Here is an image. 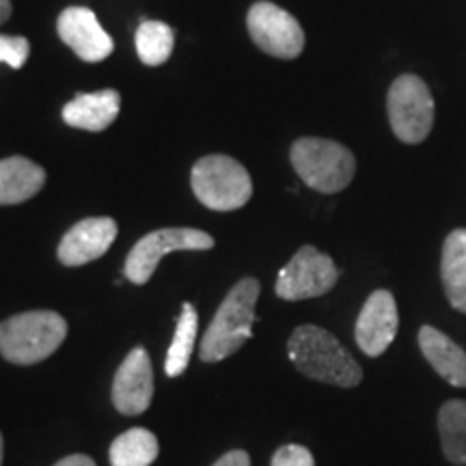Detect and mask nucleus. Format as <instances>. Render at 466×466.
<instances>
[{
  "instance_id": "18",
  "label": "nucleus",
  "mask_w": 466,
  "mask_h": 466,
  "mask_svg": "<svg viewBox=\"0 0 466 466\" xmlns=\"http://www.w3.org/2000/svg\"><path fill=\"white\" fill-rule=\"evenodd\" d=\"M160 453L158 439L145 428H132L119 434L110 445V466H149Z\"/></svg>"
},
{
  "instance_id": "25",
  "label": "nucleus",
  "mask_w": 466,
  "mask_h": 466,
  "mask_svg": "<svg viewBox=\"0 0 466 466\" xmlns=\"http://www.w3.org/2000/svg\"><path fill=\"white\" fill-rule=\"evenodd\" d=\"M55 466H96V462L89 456H83V453H72V456L58 460Z\"/></svg>"
},
{
  "instance_id": "23",
  "label": "nucleus",
  "mask_w": 466,
  "mask_h": 466,
  "mask_svg": "<svg viewBox=\"0 0 466 466\" xmlns=\"http://www.w3.org/2000/svg\"><path fill=\"white\" fill-rule=\"evenodd\" d=\"M270 466H316L311 451L302 445H283L272 456Z\"/></svg>"
},
{
  "instance_id": "14",
  "label": "nucleus",
  "mask_w": 466,
  "mask_h": 466,
  "mask_svg": "<svg viewBox=\"0 0 466 466\" xmlns=\"http://www.w3.org/2000/svg\"><path fill=\"white\" fill-rule=\"evenodd\" d=\"M419 348L425 360L434 367V371L451 387L466 389V352L451 337L441 333L434 326H421L419 330Z\"/></svg>"
},
{
  "instance_id": "13",
  "label": "nucleus",
  "mask_w": 466,
  "mask_h": 466,
  "mask_svg": "<svg viewBox=\"0 0 466 466\" xmlns=\"http://www.w3.org/2000/svg\"><path fill=\"white\" fill-rule=\"evenodd\" d=\"M116 231H119L116 223L108 217L80 220L63 236L61 244H58V261L63 266L76 268L100 259L113 247Z\"/></svg>"
},
{
  "instance_id": "16",
  "label": "nucleus",
  "mask_w": 466,
  "mask_h": 466,
  "mask_svg": "<svg viewBox=\"0 0 466 466\" xmlns=\"http://www.w3.org/2000/svg\"><path fill=\"white\" fill-rule=\"evenodd\" d=\"M46 184V171L25 156L0 160V206H17L33 199Z\"/></svg>"
},
{
  "instance_id": "12",
  "label": "nucleus",
  "mask_w": 466,
  "mask_h": 466,
  "mask_svg": "<svg viewBox=\"0 0 466 466\" xmlns=\"http://www.w3.org/2000/svg\"><path fill=\"white\" fill-rule=\"evenodd\" d=\"M58 37L86 63H100L113 52V39L86 7H69L58 15Z\"/></svg>"
},
{
  "instance_id": "21",
  "label": "nucleus",
  "mask_w": 466,
  "mask_h": 466,
  "mask_svg": "<svg viewBox=\"0 0 466 466\" xmlns=\"http://www.w3.org/2000/svg\"><path fill=\"white\" fill-rule=\"evenodd\" d=\"M175 46L173 28L158 20L141 22L137 31V52L138 58L149 67H158L171 58Z\"/></svg>"
},
{
  "instance_id": "22",
  "label": "nucleus",
  "mask_w": 466,
  "mask_h": 466,
  "mask_svg": "<svg viewBox=\"0 0 466 466\" xmlns=\"http://www.w3.org/2000/svg\"><path fill=\"white\" fill-rule=\"evenodd\" d=\"M31 55V44L26 37H9L0 35V63H7L9 67L20 69L25 67Z\"/></svg>"
},
{
  "instance_id": "17",
  "label": "nucleus",
  "mask_w": 466,
  "mask_h": 466,
  "mask_svg": "<svg viewBox=\"0 0 466 466\" xmlns=\"http://www.w3.org/2000/svg\"><path fill=\"white\" fill-rule=\"evenodd\" d=\"M441 277L456 311L466 313V229H456L442 244Z\"/></svg>"
},
{
  "instance_id": "2",
  "label": "nucleus",
  "mask_w": 466,
  "mask_h": 466,
  "mask_svg": "<svg viewBox=\"0 0 466 466\" xmlns=\"http://www.w3.org/2000/svg\"><path fill=\"white\" fill-rule=\"evenodd\" d=\"M259 291L261 285L253 277H244L229 289L201 339L199 357L203 363H218L231 357L253 337Z\"/></svg>"
},
{
  "instance_id": "24",
  "label": "nucleus",
  "mask_w": 466,
  "mask_h": 466,
  "mask_svg": "<svg viewBox=\"0 0 466 466\" xmlns=\"http://www.w3.org/2000/svg\"><path fill=\"white\" fill-rule=\"evenodd\" d=\"M212 466H250V458L247 451L233 450L229 453H225L220 460H217Z\"/></svg>"
},
{
  "instance_id": "11",
  "label": "nucleus",
  "mask_w": 466,
  "mask_h": 466,
  "mask_svg": "<svg viewBox=\"0 0 466 466\" xmlns=\"http://www.w3.org/2000/svg\"><path fill=\"white\" fill-rule=\"evenodd\" d=\"M400 329V313L391 291L376 289L365 300L357 318L354 339L367 357H380L391 346Z\"/></svg>"
},
{
  "instance_id": "1",
  "label": "nucleus",
  "mask_w": 466,
  "mask_h": 466,
  "mask_svg": "<svg viewBox=\"0 0 466 466\" xmlns=\"http://www.w3.org/2000/svg\"><path fill=\"white\" fill-rule=\"evenodd\" d=\"M288 354L296 370L311 380L341 389L359 387L363 380V370L357 359L333 333L316 324H302L291 333Z\"/></svg>"
},
{
  "instance_id": "5",
  "label": "nucleus",
  "mask_w": 466,
  "mask_h": 466,
  "mask_svg": "<svg viewBox=\"0 0 466 466\" xmlns=\"http://www.w3.org/2000/svg\"><path fill=\"white\" fill-rule=\"evenodd\" d=\"M190 186L201 206L217 212L240 209L253 197V182L247 168L223 154L197 160L190 173Z\"/></svg>"
},
{
  "instance_id": "4",
  "label": "nucleus",
  "mask_w": 466,
  "mask_h": 466,
  "mask_svg": "<svg viewBox=\"0 0 466 466\" xmlns=\"http://www.w3.org/2000/svg\"><path fill=\"white\" fill-rule=\"evenodd\" d=\"M289 160L302 182L324 195L348 188L357 173L352 151L329 138H299L291 145Z\"/></svg>"
},
{
  "instance_id": "8",
  "label": "nucleus",
  "mask_w": 466,
  "mask_h": 466,
  "mask_svg": "<svg viewBox=\"0 0 466 466\" xmlns=\"http://www.w3.org/2000/svg\"><path fill=\"white\" fill-rule=\"evenodd\" d=\"M339 281L335 261L316 247L307 244L279 272L275 291L283 300H307L324 296Z\"/></svg>"
},
{
  "instance_id": "15",
  "label": "nucleus",
  "mask_w": 466,
  "mask_h": 466,
  "mask_svg": "<svg viewBox=\"0 0 466 466\" xmlns=\"http://www.w3.org/2000/svg\"><path fill=\"white\" fill-rule=\"evenodd\" d=\"M121 96L115 89L97 93H78L72 102L63 108V121L67 126L86 132H102L113 124L119 115Z\"/></svg>"
},
{
  "instance_id": "3",
  "label": "nucleus",
  "mask_w": 466,
  "mask_h": 466,
  "mask_svg": "<svg viewBox=\"0 0 466 466\" xmlns=\"http://www.w3.org/2000/svg\"><path fill=\"white\" fill-rule=\"evenodd\" d=\"M67 337L66 318L56 311H25L0 322V354L14 365L42 363L63 346Z\"/></svg>"
},
{
  "instance_id": "6",
  "label": "nucleus",
  "mask_w": 466,
  "mask_h": 466,
  "mask_svg": "<svg viewBox=\"0 0 466 466\" xmlns=\"http://www.w3.org/2000/svg\"><path fill=\"white\" fill-rule=\"evenodd\" d=\"M391 130L401 143L417 145L434 127V100L428 85L419 76L404 74L391 85L387 96Z\"/></svg>"
},
{
  "instance_id": "10",
  "label": "nucleus",
  "mask_w": 466,
  "mask_h": 466,
  "mask_svg": "<svg viewBox=\"0 0 466 466\" xmlns=\"http://www.w3.org/2000/svg\"><path fill=\"white\" fill-rule=\"evenodd\" d=\"M154 400V367L145 348L127 352L113 380V404L121 415H143Z\"/></svg>"
},
{
  "instance_id": "26",
  "label": "nucleus",
  "mask_w": 466,
  "mask_h": 466,
  "mask_svg": "<svg viewBox=\"0 0 466 466\" xmlns=\"http://www.w3.org/2000/svg\"><path fill=\"white\" fill-rule=\"evenodd\" d=\"M11 11H14V7H11V0H0V25H5V22L9 20Z\"/></svg>"
},
{
  "instance_id": "27",
  "label": "nucleus",
  "mask_w": 466,
  "mask_h": 466,
  "mask_svg": "<svg viewBox=\"0 0 466 466\" xmlns=\"http://www.w3.org/2000/svg\"><path fill=\"white\" fill-rule=\"evenodd\" d=\"M3 453H5V445H3V434H0V466H3Z\"/></svg>"
},
{
  "instance_id": "19",
  "label": "nucleus",
  "mask_w": 466,
  "mask_h": 466,
  "mask_svg": "<svg viewBox=\"0 0 466 466\" xmlns=\"http://www.w3.org/2000/svg\"><path fill=\"white\" fill-rule=\"evenodd\" d=\"M197 333H199V316H197V309L190 302H184L182 313H179L177 329H175L173 341L168 346L167 359H165V371L168 378L182 376L188 370L190 354L195 350Z\"/></svg>"
},
{
  "instance_id": "20",
  "label": "nucleus",
  "mask_w": 466,
  "mask_h": 466,
  "mask_svg": "<svg viewBox=\"0 0 466 466\" xmlns=\"http://www.w3.org/2000/svg\"><path fill=\"white\" fill-rule=\"evenodd\" d=\"M439 436L445 458L453 464H466V401L450 400L439 410Z\"/></svg>"
},
{
  "instance_id": "7",
  "label": "nucleus",
  "mask_w": 466,
  "mask_h": 466,
  "mask_svg": "<svg viewBox=\"0 0 466 466\" xmlns=\"http://www.w3.org/2000/svg\"><path fill=\"white\" fill-rule=\"evenodd\" d=\"M214 248V238L192 227H168L151 231L134 244L126 259L124 275L134 285H145L154 277L160 259L175 250H209Z\"/></svg>"
},
{
  "instance_id": "9",
  "label": "nucleus",
  "mask_w": 466,
  "mask_h": 466,
  "mask_svg": "<svg viewBox=\"0 0 466 466\" xmlns=\"http://www.w3.org/2000/svg\"><path fill=\"white\" fill-rule=\"evenodd\" d=\"M248 35L259 50L277 58H296L305 50V31L289 11L275 3H255L247 15Z\"/></svg>"
}]
</instances>
